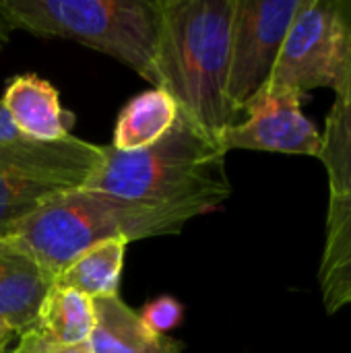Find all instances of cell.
<instances>
[{
    "label": "cell",
    "instance_id": "17",
    "mask_svg": "<svg viewBox=\"0 0 351 353\" xmlns=\"http://www.w3.org/2000/svg\"><path fill=\"white\" fill-rule=\"evenodd\" d=\"M139 316L151 331L168 335V331L180 325L184 316V306L172 296H161L153 302H147L139 312Z\"/></svg>",
    "mask_w": 351,
    "mask_h": 353
},
{
    "label": "cell",
    "instance_id": "9",
    "mask_svg": "<svg viewBox=\"0 0 351 353\" xmlns=\"http://www.w3.org/2000/svg\"><path fill=\"white\" fill-rule=\"evenodd\" d=\"M0 105L14 130L31 141L52 143L70 137L74 114L60 103L58 89L39 74L12 77L2 93Z\"/></svg>",
    "mask_w": 351,
    "mask_h": 353
},
{
    "label": "cell",
    "instance_id": "8",
    "mask_svg": "<svg viewBox=\"0 0 351 353\" xmlns=\"http://www.w3.org/2000/svg\"><path fill=\"white\" fill-rule=\"evenodd\" d=\"M304 95L267 83L244 105V120L225 128L219 143L225 151H267L283 155H321V130L302 112Z\"/></svg>",
    "mask_w": 351,
    "mask_h": 353
},
{
    "label": "cell",
    "instance_id": "14",
    "mask_svg": "<svg viewBox=\"0 0 351 353\" xmlns=\"http://www.w3.org/2000/svg\"><path fill=\"white\" fill-rule=\"evenodd\" d=\"M126 246L128 240L124 238H112L91 246L74 261H70L54 283L66 290H74L91 300L118 296Z\"/></svg>",
    "mask_w": 351,
    "mask_h": 353
},
{
    "label": "cell",
    "instance_id": "3",
    "mask_svg": "<svg viewBox=\"0 0 351 353\" xmlns=\"http://www.w3.org/2000/svg\"><path fill=\"white\" fill-rule=\"evenodd\" d=\"M199 215L203 213L192 207L137 203L79 188L35 211L4 240L33 259L56 281L70 261L99 242L124 238L130 244L176 236Z\"/></svg>",
    "mask_w": 351,
    "mask_h": 353
},
{
    "label": "cell",
    "instance_id": "19",
    "mask_svg": "<svg viewBox=\"0 0 351 353\" xmlns=\"http://www.w3.org/2000/svg\"><path fill=\"white\" fill-rule=\"evenodd\" d=\"M21 134L14 130V126H12V122H10V118H8V114L4 112V108L0 105V143H6V141H14V139H19Z\"/></svg>",
    "mask_w": 351,
    "mask_h": 353
},
{
    "label": "cell",
    "instance_id": "21",
    "mask_svg": "<svg viewBox=\"0 0 351 353\" xmlns=\"http://www.w3.org/2000/svg\"><path fill=\"white\" fill-rule=\"evenodd\" d=\"M8 31H10V27L6 25V21L2 19V12H0V46L6 41V35H8Z\"/></svg>",
    "mask_w": 351,
    "mask_h": 353
},
{
    "label": "cell",
    "instance_id": "20",
    "mask_svg": "<svg viewBox=\"0 0 351 353\" xmlns=\"http://www.w3.org/2000/svg\"><path fill=\"white\" fill-rule=\"evenodd\" d=\"M14 337H17V335L0 321V353H8V345L12 343Z\"/></svg>",
    "mask_w": 351,
    "mask_h": 353
},
{
    "label": "cell",
    "instance_id": "1",
    "mask_svg": "<svg viewBox=\"0 0 351 353\" xmlns=\"http://www.w3.org/2000/svg\"><path fill=\"white\" fill-rule=\"evenodd\" d=\"M236 0H161L155 85L213 137L238 122L228 99Z\"/></svg>",
    "mask_w": 351,
    "mask_h": 353
},
{
    "label": "cell",
    "instance_id": "4",
    "mask_svg": "<svg viewBox=\"0 0 351 353\" xmlns=\"http://www.w3.org/2000/svg\"><path fill=\"white\" fill-rule=\"evenodd\" d=\"M161 0H0L6 25L108 54L155 85Z\"/></svg>",
    "mask_w": 351,
    "mask_h": 353
},
{
    "label": "cell",
    "instance_id": "6",
    "mask_svg": "<svg viewBox=\"0 0 351 353\" xmlns=\"http://www.w3.org/2000/svg\"><path fill=\"white\" fill-rule=\"evenodd\" d=\"M351 68V0H300L269 83L308 95Z\"/></svg>",
    "mask_w": 351,
    "mask_h": 353
},
{
    "label": "cell",
    "instance_id": "5",
    "mask_svg": "<svg viewBox=\"0 0 351 353\" xmlns=\"http://www.w3.org/2000/svg\"><path fill=\"white\" fill-rule=\"evenodd\" d=\"M103 165V145L79 137L0 143V240L60 194L85 188Z\"/></svg>",
    "mask_w": 351,
    "mask_h": 353
},
{
    "label": "cell",
    "instance_id": "16",
    "mask_svg": "<svg viewBox=\"0 0 351 353\" xmlns=\"http://www.w3.org/2000/svg\"><path fill=\"white\" fill-rule=\"evenodd\" d=\"M35 329L56 345L87 343L95 329L93 300L54 283L39 308Z\"/></svg>",
    "mask_w": 351,
    "mask_h": 353
},
{
    "label": "cell",
    "instance_id": "2",
    "mask_svg": "<svg viewBox=\"0 0 351 353\" xmlns=\"http://www.w3.org/2000/svg\"><path fill=\"white\" fill-rule=\"evenodd\" d=\"M225 155L217 137L180 112L174 128L147 149L120 153L103 145V165L85 188L207 215L232 194Z\"/></svg>",
    "mask_w": 351,
    "mask_h": 353
},
{
    "label": "cell",
    "instance_id": "18",
    "mask_svg": "<svg viewBox=\"0 0 351 353\" xmlns=\"http://www.w3.org/2000/svg\"><path fill=\"white\" fill-rule=\"evenodd\" d=\"M8 353H93L91 343H79V345H56L48 341L35 327L29 329L19 337V343L12 352Z\"/></svg>",
    "mask_w": 351,
    "mask_h": 353
},
{
    "label": "cell",
    "instance_id": "12",
    "mask_svg": "<svg viewBox=\"0 0 351 353\" xmlns=\"http://www.w3.org/2000/svg\"><path fill=\"white\" fill-rule=\"evenodd\" d=\"M319 285L327 314L351 304V192L329 196Z\"/></svg>",
    "mask_w": 351,
    "mask_h": 353
},
{
    "label": "cell",
    "instance_id": "10",
    "mask_svg": "<svg viewBox=\"0 0 351 353\" xmlns=\"http://www.w3.org/2000/svg\"><path fill=\"white\" fill-rule=\"evenodd\" d=\"M54 279L25 252L0 240V321L21 337L35 327Z\"/></svg>",
    "mask_w": 351,
    "mask_h": 353
},
{
    "label": "cell",
    "instance_id": "15",
    "mask_svg": "<svg viewBox=\"0 0 351 353\" xmlns=\"http://www.w3.org/2000/svg\"><path fill=\"white\" fill-rule=\"evenodd\" d=\"M335 99L321 132V155L329 180V196L351 192V68L333 89Z\"/></svg>",
    "mask_w": 351,
    "mask_h": 353
},
{
    "label": "cell",
    "instance_id": "13",
    "mask_svg": "<svg viewBox=\"0 0 351 353\" xmlns=\"http://www.w3.org/2000/svg\"><path fill=\"white\" fill-rule=\"evenodd\" d=\"M178 114L180 108L174 97L163 89L151 87L120 110L110 147L120 153L147 149L174 128Z\"/></svg>",
    "mask_w": 351,
    "mask_h": 353
},
{
    "label": "cell",
    "instance_id": "11",
    "mask_svg": "<svg viewBox=\"0 0 351 353\" xmlns=\"http://www.w3.org/2000/svg\"><path fill=\"white\" fill-rule=\"evenodd\" d=\"M93 353H184L186 345L180 339L151 331L120 296L93 300Z\"/></svg>",
    "mask_w": 351,
    "mask_h": 353
},
{
    "label": "cell",
    "instance_id": "7",
    "mask_svg": "<svg viewBox=\"0 0 351 353\" xmlns=\"http://www.w3.org/2000/svg\"><path fill=\"white\" fill-rule=\"evenodd\" d=\"M300 0H236L230 37L228 99L238 116L269 83Z\"/></svg>",
    "mask_w": 351,
    "mask_h": 353
}]
</instances>
